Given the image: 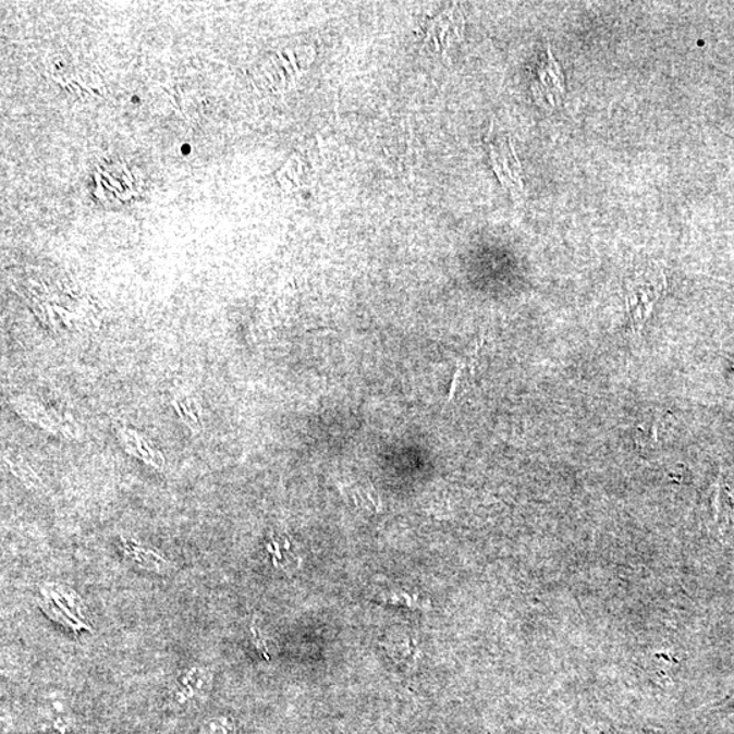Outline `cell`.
Wrapping results in <instances>:
<instances>
[{"label":"cell","instance_id":"5","mask_svg":"<svg viewBox=\"0 0 734 734\" xmlns=\"http://www.w3.org/2000/svg\"><path fill=\"white\" fill-rule=\"evenodd\" d=\"M14 407L25 418L37 421L49 430H63L65 432L64 427L57 419H53L51 414L47 413L40 404L29 402V400H20V402H14Z\"/></svg>","mask_w":734,"mask_h":734},{"label":"cell","instance_id":"2","mask_svg":"<svg viewBox=\"0 0 734 734\" xmlns=\"http://www.w3.org/2000/svg\"><path fill=\"white\" fill-rule=\"evenodd\" d=\"M212 683L211 672L206 668L192 666L178 676L174 681L171 692H169V702L174 708H191L196 700L206 697Z\"/></svg>","mask_w":734,"mask_h":734},{"label":"cell","instance_id":"10","mask_svg":"<svg viewBox=\"0 0 734 734\" xmlns=\"http://www.w3.org/2000/svg\"><path fill=\"white\" fill-rule=\"evenodd\" d=\"M491 162L492 167H494V171L497 173L498 179H500V182L503 186H511L513 189V184L511 182H507V179L503 176L502 169L500 168V163L497 161V156H496V150L494 147H491Z\"/></svg>","mask_w":734,"mask_h":734},{"label":"cell","instance_id":"3","mask_svg":"<svg viewBox=\"0 0 734 734\" xmlns=\"http://www.w3.org/2000/svg\"><path fill=\"white\" fill-rule=\"evenodd\" d=\"M120 435H122V440L127 452L144 460L145 463L152 465V467L162 469L166 460H163L162 454L156 451L144 437L139 436L138 432L129 429L122 430Z\"/></svg>","mask_w":734,"mask_h":734},{"label":"cell","instance_id":"6","mask_svg":"<svg viewBox=\"0 0 734 734\" xmlns=\"http://www.w3.org/2000/svg\"><path fill=\"white\" fill-rule=\"evenodd\" d=\"M378 600L389 605L409 608V610H427L430 601L419 594H411L405 590H389L378 595Z\"/></svg>","mask_w":734,"mask_h":734},{"label":"cell","instance_id":"7","mask_svg":"<svg viewBox=\"0 0 734 734\" xmlns=\"http://www.w3.org/2000/svg\"><path fill=\"white\" fill-rule=\"evenodd\" d=\"M173 405L176 407L180 418H182L186 426L194 430L203 429L200 405L197 404L194 399L176 400Z\"/></svg>","mask_w":734,"mask_h":734},{"label":"cell","instance_id":"8","mask_svg":"<svg viewBox=\"0 0 734 734\" xmlns=\"http://www.w3.org/2000/svg\"><path fill=\"white\" fill-rule=\"evenodd\" d=\"M389 650H391L389 653H391L393 659L399 661L400 664H404L408 668L418 664L420 655L413 639L407 638L402 640V643L393 644Z\"/></svg>","mask_w":734,"mask_h":734},{"label":"cell","instance_id":"1","mask_svg":"<svg viewBox=\"0 0 734 734\" xmlns=\"http://www.w3.org/2000/svg\"><path fill=\"white\" fill-rule=\"evenodd\" d=\"M665 288L664 271L661 272L659 278H651L649 282L634 281L627 283L626 306L629 327L637 335L643 332L646 322L649 321L655 305Z\"/></svg>","mask_w":734,"mask_h":734},{"label":"cell","instance_id":"4","mask_svg":"<svg viewBox=\"0 0 734 734\" xmlns=\"http://www.w3.org/2000/svg\"><path fill=\"white\" fill-rule=\"evenodd\" d=\"M124 555L138 564L139 567L150 570V572H163L171 566V563L166 558L160 555L155 550L147 549V547L135 543V541L123 540Z\"/></svg>","mask_w":734,"mask_h":734},{"label":"cell","instance_id":"9","mask_svg":"<svg viewBox=\"0 0 734 734\" xmlns=\"http://www.w3.org/2000/svg\"><path fill=\"white\" fill-rule=\"evenodd\" d=\"M199 734H235V724L229 717H211L200 726Z\"/></svg>","mask_w":734,"mask_h":734}]
</instances>
